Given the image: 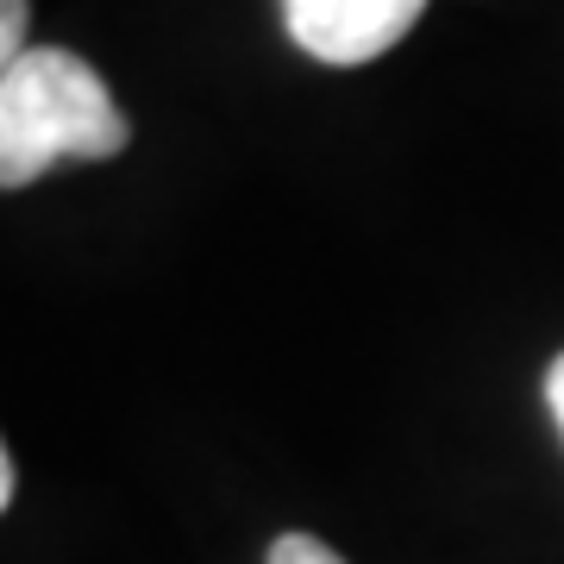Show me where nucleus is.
<instances>
[{"label":"nucleus","mask_w":564,"mask_h":564,"mask_svg":"<svg viewBox=\"0 0 564 564\" xmlns=\"http://www.w3.org/2000/svg\"><path fill=\"white\" fill-rule=\"evenodd\" d=\"M126 151V113L95 63L57 44H32L0 82V188H25L57 163Z\"/></svg>","instance_id":"1"},{"label":"nucleus","mask_w":564,"mask_h":564,"mask_svg":"<svg viewBox=\"0 0 564 564\" xmlns=\"http://www.w3.org/2000/svg\"><path fill=\"white\" fill-rule=\"evenodd\" d=\"M426 0H282L289 39L302 44L314 63L351 69V63L383 57L389 44H402Z\"/></svg>","instance_id":"2"},{"label":"nucleus","mask_w":564,"mask_h":564,"mask_svg":"<svg viewBox=\"0 0 564 564\" xmlns=\"http://www.w3.org/2000/svg\"><path fill=\"white\" fill-rule=\"evenodd\" d=\"M32 44H25V0H0V82H7V69L25 57Z\"/></svg>","instance_id":"3"},{"label":"nucleus","mask_w":564,"mask_h":564,"mask_svg":"<svg viewBox=\"0 0 564 564\" xmlns=\"http://www.w3.org/2000/svg\"><path fill=\"white\" fill-rule=\"evenodd\" d=\"M270 564H345V558L326 540H314V533H282L270 545Z\"/></svg>","instance_id":"4"},{"label":"nucleus","mask_w":564,"mask_h":564,"mask_svg":"<svg viewBox=\"0 0 564 564\" xmlns=\"http://www.w3.org/2000/svg\"><path fill=\"white\" fill-rule=\"evenodd\" d=\"M545 402H552V421L564 433V358H552V370H545Z\"/></svg>","instance_id":"5"},{"label":"nucleus","mask_w":564,"mask_h":564,"mask_svg":"<svg viewBox=\"0 0 564 564\" xmlns=\"http://www.w3.org/2000/svg\"><path fill=\"white\" fill-rule=\"evenodd\" d=\"M13 502V458H7V445H0V508Z\"/></svg>","instance_id":"6"}]
</instances>
